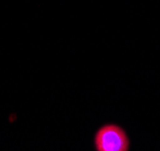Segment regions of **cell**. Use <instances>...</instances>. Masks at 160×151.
<instances>
[{
	"mask_svg": "<svg viewBox=\"0 0 160 151\" xmlns=\"http://www.w3.org/2000/svg\"><path fill=\"white\" fill-rule=\"evenodd\" d=\"M92 144L94 151H129L131 148L127 129L114 122H107L98 127Z\"/></svg>",
	"mask_w": 160,
	"mask_h": 151,
	"instance_id": "6da1fadb",
	"label": "cell"
}]
</instances>
